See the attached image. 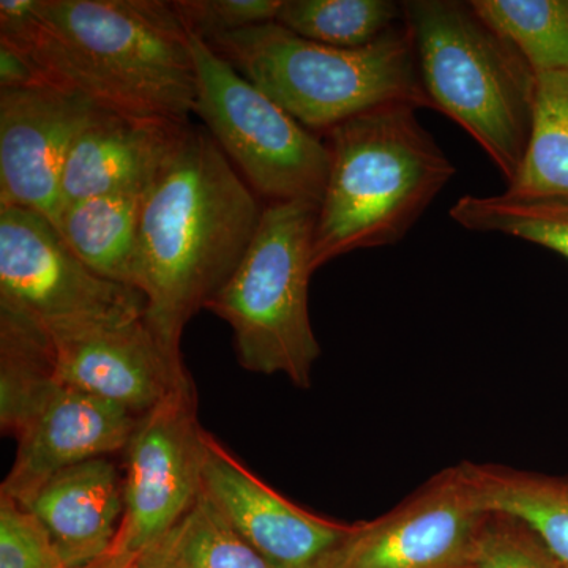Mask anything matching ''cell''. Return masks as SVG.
Returning a JSON list of instances; mask_svg holds the SVG:
<instances>
[{
    "mask_svg": "<svg viewBox=\"0 0 568 568\" xmlns=\"http://www.w3.org/2000/svg\"><path fill=\"white\" fill-rule=\"evenodd\" d=\"M0 40L103 110L173 123L194 112L192 44L171 2L2 0Z\"/></svg>",
    "mask_w": 568,
    "mask_h": 568,
    "instance_id": "6da1fadb",
    "label": "cell"
},
{
    "mask_svg": "<svg viewBox=\"0 0 568 568\" xmlns=\"http://www.w3.org/2000/svg\"><path fill=\"white\" fill-rule=\"evenodd\" d=\"M263 213L207 130L186 125L145 192L134 280L144 323L175 361L185 325L234 274Z\"/></svg>",
    "mask_w": 568,
    "mask_h": 568,
    "instance_id": "7a4b0ae2",
    "label": "cell"
},
{
    "mask_svg": "<svg viewBox=\"0 0 568 568\" xmlns=\"http://www.w3.org/2000/svg\"><path fill=\"white\" fill-rule=\"evenodd\" d=\"M417 108L387 104L327 130L331 170L317 211L313 268L402 241L454 178Z\"/></svg>",
    "mask_w": 568,
    "mask_h": 568,
    "instance_id": "3957f363",
    "label": "cell"
},
{
    "mask_svg": "<svg viewBox=\"0 0 568 568\" xmlns=\"http://www.w3.org/2000/svg\"><path fill=\"white\" fill-rule=\"evenodd\" d=\"M403 21L429 106L462 125L514 181L532 132L537 74L469 2L413 0L403 3Z\"/></svg>",
    "mask_w": 568,
    "mask_h": 568,
    "instance_id": "277c9868",
    "label": "cell"
},
{
    "mask_svg": "<svg viewBox=\"0 0 568 568\" xmlns=\"http://www.w3.org/2000/svg\"><path fill=\"white\" fill-rule=\"evenodd\" d=\"M207 44L308 130L327 132L387 104L432 108L405 21L361 48L302 39L275 21Z\"/></svg>",
    "mask_w": 568,
    "mask_h": 568,
    "instance_id": "5b68a950",
    "label": "cell"
},
{
    "mask_svg": "<svg viewBox=\"0 0 568 568\" xmlns=\"http://www.w3.org/2000/svg\"><path fill=\"white\" fill-rule=\"evenodd\" d=\"M317 211L312 201L264 207L244 260L205 305L230 324L245 369L283 373L301 388L321 354L308 312Z\"/></svg>",
    "mask_w": 568,
    "mask_h": 568,
    "instance_id": "8992f818",
    "label": "cell"
},
{
    "mask_svg": "<svg viewBox=\"0 0 568 568\" xmlns=\"http://www.w3.org/2000/svg\"><path fill=\"white\" fill-rule=\"evenodd\" d=\"M190 44L196 70L193 114L237 173L271 203L321 204L331 170L327 144L204 40L190 36Z\"/></svg>",
    "mask_w": 568,
    "mask_h": 568,
    "instance_id": "52a82bcc",
    "label": "cell"
},
{
    "mask_svg": "<svg viewBox=\"0 0 568 568\" xmlns=\"http://www.w3.org/2000/svg\"><path fill=\"white\" fill-rule=\"evenodd\" d=\"M0 310L48 335L129 323L144 316V295L82 263L39 212L0 209Z\"/></svg>",
    "mask_w": 568,
    "mask_h": 568,
    "instance_id": "ba28073f",
    "label": "cell"
},
{
    "mask_svg": "<svg viewBox=\"0 0 568 568\" xmlns=\"http://www.w3.org/2000/svg\"><path fill=\"white\" fill-rule=\"evenodd\" d=\"M196 406L189 377L138 420L123 450V515L112 555L136 558L178 525L203 491Z\"/></svg>",
    "mask_w": 568,
    "mask_h": 568,
    "instance_id": "9c48e42d",
    "label": "cell"
},
{
    "mask_svg": "<svg viewBox=\"0 0 568 568\" xmlns=\"http://www.w3.org/2000/svg\"><path fill=\"white\" fill-rule=\"evenodd\" d=\"M489 515L476 465L462 463L384 517L355 525L327 568H473Z\"/></svg>",
    "mask_w": 568,
    "mask_h": 568,
    "instance_id": "30bf717a",
    "label": "cell"
},
{
    "mask_svg": "<svg viewBox=\"0 0 568 568\" xmlns=\"http://www.w3.org/2000/svg\"><path fill=\"white\" fill-rule=\"evenodd\" d=\"M203 489L223 517L274 568H327L355 525L304 510L254 476L211 433H201Z\"/></svg>",
    "mask_w": 568,
    "mask_h": 568,
    "instance_id": "8fae6325",
    "label": "cell"
},
{
    "mask_svg": "<svg viewBox=\"0 0 568 568\" xmlns=\"http://www.w3.org/2000/svg\"><path fill=\"white\" fill-rule=\"evenodd\" d=\"M93 106L58 85L0 91V209H28L58 224L67 160Z\"/></svg>",
    "mask_w": 568,
    "mask_h": 568,
    "instance_id": "7c38bea8",
    "label": "cell"
},
{
    "mask_svg": "<svg viewBox=\"0 0 568 568\" xmlns=\"http://www.w3.org/2000/svg\"><path fill=\"white\" fill-rule=\"evenodd\" d=\"M48 338L59 384L99 396L136 417L190 377L183 361L166 353L144 317Z\"/></svg>",
    "mask_w": 568,
    "mask_h": 568,
    "instance_id": "4fadbf2b",
    "label": "cell"
},
{
    "mask_svg": "<svg viewBox=\"0 0 568 568\" xmlns=\"http://www.w3.org/2000/svg\"><path fill=\"white\" fill-rule=\"evenodd\" d=\"M140 417L99 396L59 384L26 425L0 493L26 504L67 467L125 450Z\"/></svg>",
    "mask_w": 568,
    "mask_h": 568,
    "instance_id": "5bb4252c",
    "label": "cell"
},
{
    "mask_svg": "<svg viewBox=\"0 0 568 568\" xmlns=\"http://www.w3.org/2000/svg\"><path fill=\"white\" fill-rule=\"evenodd\" d=\"M186 125L93 106L67 160L62 209L121 190L148 189Z\"/></svg>",
    "mask_w": 568,
    "mask_h": 568,
    "instance_id": "9a60e30c",
    "label": "cell"
},
{
    "mask_svg": "<svg viewBox=\"0 0 568 568\" xmlns=\"http://www.w3.org/2000/svg\"><path fill=\"white\" fill-rule=\"evenodd\" d=\"M39 518L67 568L110 555L123 515V480L106 458L89 459L52 476L22 504Z\"/></svg>",
    "mask_w": 568,
    "mask_h": 568,
    "instance_id": "2e32d148",
    "label": "cell"
},
{
    "mask_svg": "<svg viewBox=\"0 0 568 568\" xmlns=\"http://www.w3.org/2000/svg\"><path fill=\"white\" fill-rule=\"evenodd\" d=\"M148 189L121 190L67 204L55 224L82 263L130 287L136 280L138 239Z\"/></svg>",
    "mask_w": 568,
    "mask_h": 568,
    "instance_id": "e0dca14e",
    "label": "cell"
},
{
    "mask_svg": "<svg viewBox=\"0 0 568 568\" xmlns=\"http://www.w3.org/2000/svg\"><path fill=\"white\" fill-rule=\"evenodd\" d=\"M59 386L43 331L0 310V425L18 437Z\"/></svg>",
    "mask_w": 568,
    "mask_h": 568,
    "instance_id": "ac0fdd59",
    "label": "cell"
},
{
    "mask_svg": "<svg viewBox=\"0 0 568 568\" xmlns=\"http://www.w3.org/2000/svg\"><path fill=\"white\" fill-rule=\"evenodd\" d=\"M132 568H274L239 536L205 495L163 537L133 559Z\"/></svg>",
    "mask_w": 568,
    "mask_h": 568,
    "instance_id": "d6986e66",
    "label": "cell"
},
{
    "mask_svg": "<svg viewBox=\"0 0 568 568\" xmlns=\"http://www.w3.org/2000/svg\"><path fill=\"white\" fill-rule=\"evenodd\" d=\"M485 506L521 521L568 567V478L476 465Z\"/></svg>",
    "mask_w": 568,
    "mask_h": 568,
    "instance_id": "ffe728a7",
    "label": "cell"
},
{
    "mask_svg": "<svg viewBox=\"0 0 568 568\" xmlns=\"http://www.w3.org/2000/svg\"><path fill=\"white\" fill-rule=\"evenodd\" d=\"M506 192L568 197V73L537 74L528 152Z\"/></svg>",
    "mask_w": 568,
    "mask_h": 568,
    "instance_id": "44dd1931",
    "label": "cell"
},
{
    "mask_svg": "<svg viewBox=\"0 0 568 568\" xmlns=\"http://www.w3.org/2000/svg\"><path fill=\"white\" fill-rule=\"evenodd\" d=\"M469 3L489 28L517 48L534 73H568V0Z\"/></svg>",
    "mask_w": 568,
    "mask_h": 568,
    "instance_id": "7402d4cb",
    "label": "cell"
},
{
    "mask_svg": "<svg viewBox=\"0 0 568 568\" xmlns=\"http://www.w3.org/2000/svg\"><path fill=\"white\" fill-rule=\"evenodd\" d=\"M450 216L466 230L511 235L568 260V197L469 194L455 203Z\"/></svg>",
    "mask_w": 568,
    "mask_h": 568,
    "instance_id": "603a6c76",
    "label": "cell"
},
{
    "mask_svg": "<svg viewBox=\"0 0 568 568\" xmlns=\"http://www.w3.org/2000/svg\"><path fill=\"white\" fill-rule=\"evenodd\" d=\"M403 18L390 0H283L275 22L302 39L336 48H361Z\"/></svg>",
    "mask_w": 568,
    "mask_h": 568,
    "instance_id": "cb8c5ba5",
    "label": "cell"
},
{
    "mask_svg": "<svg viewBox=\"0 0 568 568\" xmlns=\"http://www.w3.org/2000/svg\"><path fill=\"white\" fill-rule=\"evenodd\" d=\"M189 36L209 41L276 20L283 0H173Z\"/></svg>",
    "mask_w": 568,
    "mask_h": 568,
    "instance_id": "d4e9b609",
    "label": "cell"
},
{
    "mask_svg": "<svg viewBox=\"0 0 568 568\" xmlns=\"http://www.w3.org/2000/svg\"><path fill=\"white\" fill-rule=\"evenodd\" d=\"M0 568H67L39 518L2 493Z\"/></svg>",
    "mask_w": 568,
    "mask_h": 568,
    "instance_id": "484cf974",
    "label": "cell"
},
{
    "mask_svg": "<svg viewBox=\"0 0 568 568\" xmlns=\"http://www.w3.org/2000/svg\"><path fill=\"white\" fill-rule=\"evenodd\" d=\"M473 568H568L518 519L491 514Z\"/></svg>",
    "mask_w": 568,
    "mask_h": 568,
    "instance_id": "4316f807",
    "label": "cell"
},
{
    "mask_svg": "<svg viewBox=\"0 0 568 568\" xmlns=\"http://www.w3.org/2000/svg\"><path fill=\"white\" fill-rule=\"evenodd\" d=\"M52 85L44 71L28 52L0 40V91Z\"/></svg>",
    "mask_w": 568,
    "mask_h": 568,
    "instance_id": "83f0119b",
    "label": "cell"
},
{
    "mask_svg": "<svg viewBox=\"0 0 568 568\" xmlns=\"http://www.w3.org/2000/svg\"><path fill=\"white\" fill-rule=\"evenodd\" d=\"M133 558H126V556L110 555L104 556L103 559L99 560V568H129L132 564Z\"/></svg>",
    "mask_w": 568,
    "mask_h": 568,
    "instance_id": "f1b7e54d",
    "label": "cell"
},
{
    "mask_svg": "<svg viewBox=\"0 0 568 568\" xmlns=\"http://www.w3.org/2000/svg\"><path fill=\"white\" fill-rule=\"evenodd\" d=\"M84 568H99V562L92 564V566L84 567Z\"/></svg>",
    "mask_w": 568,
    "mask_h": 568,
    "instance_id": "f546056e",
    "label": "cell"
},
{
    "mask_svg": "<svg viewBox=\"0 0 568 568\" xmlns=\"http://www.w3.org/2000/svg\"><path fill=\"white\" fill-rule=\"evenodd\" d=\"M132 562H133V560H132ZM129 568H132V564H130Z\"/></svg>",
    "mask_w": 568,
    "mask_h": 568,
    "instance_id": "4dcf8cb0",
    "label": "cell"
}]
</instances>
